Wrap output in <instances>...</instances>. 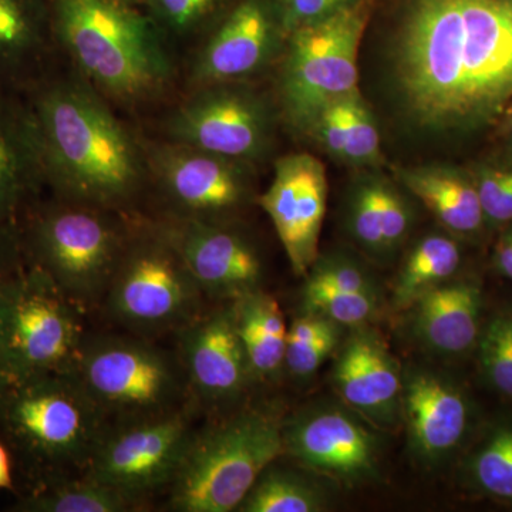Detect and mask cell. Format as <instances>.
<instances>
[{"mask_svg": "<svg viewBox=\"0 0 512 512\" xmlns=\"http://www.w3.org/2000/svg\"><path fill=\"white\" fill-rule=\"evenodd\" d=\"M386 49L393 99L421 134L477 130L512 99V0H399Z\"/></svg>", "mask_w": 512, "mask_h": 512, "instance_id": "1", "label": "cell"}, {"mask_svg": "<svg viewBox=\"0 0 512 512\" xmlns=\"http://www.w3.org/2000/svg\"><path fill=\"white\" fill-rule=\"evenodd\" d=\"M26 96L46 185L57 200L114 211L136 197L146 174L143 156L92 84L46 76Z\"/></svg>", "mask_w": 512, "mask_h": 512, "instance_id": "2", "label": "cell"}, {"mask_svg": "<svg viewBox=\"0 0 512 512\" xmlns=\"http://www.w3.org/2000/svg\"><path fill=\"white\" fill-rule=\"evenodd\" d=\"M47 5L55 45L97 92L141 101L170 82L161 30L141 0H47Z\"/></svg>", "mask_w": 512, "mask_h": 512, "instance_id": "3", "label": "cell"}, {"mask_svg": "<svg viewBox=\"0 0 512 512\" xmlns=\"http://www.w3.org/2000/svg\"><path fill=\"white\" fill-rule=\"evenodd\" d=\"M107 417L72 373L19 380L0 403L6 443L42 480L86 467L107 430Z\"/></svg>", "mask_w": 512, "mask_h": 512, "instance_id": "4", "label": "cell"}, {"mask_svg": "<svg viewBox=\"0 0 512 512\" xmlns=\"http://www.w3.org/2000/svg\"><path fill=\"white\" fill-rule=\"evenodd\" d=\"M282 429L271 410L248 409L195 431L170 485L171 510L237 511L262 471L285 453Z\"/></svg>", "mask_w": 512, "mask_h": 512, "instance_id": "5", "label": "cell"}, {"mask_svg": "<svg viewBox=\"0 0 512 512\" xmlns=\"http://www.w3.org/2000/svg\"><path fill=\"white\" fill-rule=\"evenodd\" d=\"M110 212L57 200L30 208L18 227L28 264L82 309L104 299L127 247Z\"/></svg>", "mask_w": 512, "mask_h": 512, "instance_id": "6", "label": "cell"}, {"mask_svg": "<svg viewBox=\"0 0 512 512\" xmlns=\"http://www.w3.org/2000/svg\"><path fill=\"white\" fill-rule=\"evenodd\" d=\"M80 311L36 266L0 282V360L15 382L72 373L86 339Z\"/></svg>", "mask_w": 512, "mask_h": 512, "instance_id": "7", "label": "cell"}, {"mask_svg": "<svg viewBox=\"0 0 512 512\" xmlns=\"http://www.w3.org/2000/svg\"><path fill=\"white\" fill-rule=\"evenodd\" d=\"M375 0L286 36L278 96L285 120L306 134L320 110L359 92V49Z\"/></svg>", "mask_w": 512, "mask_h": 512, "instance_id": "8", "label": "cell"}, {"mask_svg": "<svg viewBox=\"0 0 512 512\" xmlns=\"http://www.w3.org/2000/svg\"><path fill=\"white\" fill-rule=\"evenodd\" d=\"M72 375L107 420L173 412L188 393L180 357L143 338L86 336Z\"/></svg>", "mask_w": 512, "mask_h": 512, "instance_id": "9", "label": "cell"}, {"mask_svg": "<svg viewBox=\"0 0 512 512\" xmlns=\"http://www.w3.org/2000/svg\"><path fill=\"white\" fill-rule=\"evenodd\" d=\"M198 288L163 229L127 242L104 302L111 318L137 335L183 328L201 313Z\"/></svg>", "mask_w": 512, "mask_h": 512, "instance_id": "10", "label": "cell"}, {"mask_svg": "<svg viewBox=\"0 0 512 512\" xmlns=\"http://www.w3.org/2000/svg\"><path fill=\"white\" fill-rule=\"evenodd\" d=\"M195 430L185 410L117 421L107 427L83 476L107 485L137 503L170 487Z\"/></svg>", "mask_w": 512, "mask_h": 512, "instance_id": "11", "label": "cell"}, {"mask_svg": "<svg viewBox=\"0 0 512 512\" xmlns=\"http://www.w3.org/2000/svg\"><path fill=\"white\" fill-rule=\"evenodd\" d=\"M274 120L259 94L232 83L212 84L173 111L167 133L174 143L249 163L271 146Z\"/></svg>", "mask_w": 512, "mask_h": 512, "instance_id": "12", "label": "cell"}, {"mask_svg": "<svg viewBox=\"0 0 512 512\" xmlns=\"http://www.w3.org/2000/svg\"><path fill=\"white\" fill-rule=\"evenodd\" d=\"M150 170L178 218L218 221L251 197V181L241 161L174 143L151 150Z\"/></svg>", "mask_w": 512, "mask_h": 512, "instance_id": "13", "label": "cell"}, {"mask_svg": "<svg viewBox=\"0 0 512 512\" xmlns=\"http://www.w3.org/2000/svg\"><path fill=\"white\" fill-rule=\"evenodd\" d=\"M326 201L328 177L322 161L308 153L276 161L274 180L259 205L271 218L295 275H308L319 258Z\"/></svg>", "mask_w": 512, "mask_h": 512, "instance_id": "14", "label": "cell"}, {"mask_svg": "<svg viewBox=\"0 0 512 512\" xmlns=\"http://www.w3.org/2000/svg\"><path fill=\"white\" fill-rule=\"evenodd\" d=\"M276 0H237L204 43L192 69L201 87L261 72L285 46Z\"/></svg>", "mask_w": 512, "mask_h": 512, "instance_id": "15", "label": "cell"}, {"mask_svg": "<svg viewBox=\"0 0 512 512\" xmlns=\"http://www.w3.org/2000/svg\"><path fill=\"white\" fill-rule=\"evenodd\" d=\"M177 335L188 393L207 407L238 400L252 376L232 303L200 313Z\"/></svg>", "mask_w": 512, "mask_h": 512, "instance_id": "16", "label": "cell"}, {"mask_svg": "<svg viewBox=\"0 0 512 512\" xmlns=\"http://www.w3.org/2000/svg\"><path fill=\"white\" fill-rule=\"evenodd\" d=\"M204 296L241 298L259 289L261 258L251 244L218 221L178 218L163 228Z\"/></svg>", "mask_w": 512, "mask_h": 512, "instance_id": "17", "label": "cell"}, {"mask_svg": "<svg viewBox=\"0 0 512 512\" xmlns=\"http://www.w3.org/2000/svg\"><path fill=\"white\" fill-rule=\"evenodd\" d=\"M285 453L316 473L356 484L375 476L376 437L340 409L305 412L284 424Z\"/></svg>", "mask_w": 512, "mask_h": 512, "instance_id": "18", "label": "cell"}, {"mask_svg": "<svg viewBox=\"0 0 512 512\" xmlns=\"http://www.w3.org/2000/svg\"><path fill=\"white\" fill-rule=\"evenodd\" d=\"M45 185L42 144L29 97L0 89V228H18Z\"/></svg>", "mask_w": 512, "mask_h": 512, "instance_id": "19", "label": "cell"}, {"mask_svg": "<svg viewBox=\"0 0 512 512\" xmlns=\"http://www.w3.org/2000/svg\"><path fill=\"white\" fill-rule=\"evenodd\" d=\"M336 389L357 413L390 426L399 413L403 379L399 365L379 333L357 329L346 340L333 372Z\"/></svg>", "mask_w": 512, "mask_h": 512, "instance_id": "20", "label": "cell"}, {"mask_svg": "<svg viewBox=\"0 0 512 512\" xmlns=\"http://www.w3.org/2000/svg\"><path fill=\"white\" fill-rule=\"evenodd\" d=\"M402 403L410 441L420 457L453 451L470 426V404L456 384L426 372L404 377Z\"/></svg>", "mask_w": 512, "mask_h": 512, "instance_id": "21", "label": "cell"}, {"mask_svg": "<svg viewBox=\"0 0 512 512\" xmlns=\"http://www.w3.org/2000/svg\"><path fill=\"white\" fill-rule=\"evenodd\" d=\"M53 46L47 0H0V89L30 92Z\"/></svg>", "mask_w": 512, "mask_h": 512, "instance_id": "22", "label": "cell"}, {"mask_svg": "<svg viewBox=\"0 0 512 512\" xmlns=\"http://www.w3.org/2000/svg\"><path fill=\"white\" fill-rule=\"evenodd\" d=\"M393 177L419 198L450 234L474 237L487 225L470 171L447 164L397 165Z\"/></svg>", "mask_w": 512, "mask_h": 512, "instance_id": "23", "label": "cell"}, {"mask_svg": "<svg viewBox=\"0 0 512 512\" xmlns=\"http://www.w3.org/2000/svg\"><path fill=\"white\" fill-rule=\"evenodd\" d=\"M483 296L473 282H446L414 303V325L429 348L460 355L480 338Z\"/></svg>", "mask_w": 512, "mask_h": 512, "instance_id": "24", "label": "cell"}, {"mask_svg": "<svg viewBox=\"0 0 512 512\" xmlns=\"http://www.w3.org/2000/svg\"><path fill=\"white\" fill-rule=\"evenodd\" d=\"M252 380L272 382L285 370L288 325L274 296L256 289L232 301Z\"/></svg>", "mask_w": 512, "mask_h": 512, "instance_id": "25", "label": "cell"}, {"mask_svg": "<svg viewBox=\"0 0 512 512\" xmlns=\"http://www.w3.org/2000/svg\"><path fill=\"white\" fill-rule=\"evenodd\" d=\"M461 265V249L450 235L431 234L421 238L407 255L394 285L393 302L406 309L431 289L446 284Z\"/></svg>", "mask_w": 512, "mask_h": 512, "instance_id": "26", "label": "cell"}, {"mask_svg": "<svg viewBox=\"0 0 512 512\" xmlns=\"http://www.w3.org/2000/svg\"><path fill=\"white\" fill-rule=\"evenodd\" d=\"M137 503L126 495L87 477L57 476L40 481L13 511L19 512H124Z\"/></svg>", "mask_w": 512, "mask_h": 512, "instance_id": "27", "label": "cell"}, {"mask_svg": "<svg viewBox=\"0 0 512 512\" xmlns=\"http://www.w3.org/2000/svg\"><path fill=\"white\" fill-rule=\"evenodd\" d=\"M323 507V495L305 478L272 463L262 471L237 511L318 512Z\"/></svg>", "mask_w": 512, "mask_h": 512, "instance_id": "28", "label": "cell"}, {"mask_svg": "<svg viewBox=\"0 0 512 512\" xmlns=\"http://www.w3.org/2000/svg\"><path fill=\"white\" fill-rule=\"evenodd\" d=\"M338 323L316 313L305 312L288 326L285 370L295 379H308L338 348Z\"/></svg>", "mask_w": 512, "mask_h": 512, "instance_id": "29", "label": "cell"}, {"mask_svg": "<svg viewBox=\"0 0 512 512\" xmlns=\"http://www.w3.org/2000/svg\"><path fill=\"white\" fill-rule=\"evenodd\" d=\"M377 180L379 173L369 171L357 178L349 195L348 228L350 235L363 251L377 258H387L389 252L384 242Z\"/></svg>", "mask_w": 512, "mask_h": 512, "instance_id": "30", "label": "cell"}, {"mask_svg": "<svg viewBox=\"0 0 512 512\" xmlns=\"http://www.w3.org/2000/svg\"><path fill=\"white\" fill-rule=\"evenodd\" d=\"M470 473L483 493L512 503V426H500L471 458Z\"/></svg>", "mask_w": 512, "mask_h": 512, "instance_id": "31", "label": "cell"}, {"mask_svg": "<svg viewBox=\"0 0 512 512\" xmlns=\"http://www.w3.org/2000/svg\"><path fill=\"white\" fill-rule=\"evenodd\" d=\"M345 113V154L343 164L359 170H370L382 163V138L375 114L369 104L356 92L343 99Z\"/></svg>", "mask_w": 512, "mask_h": 512, "instance_id": "32", "label": "cell"}, {"mask_svg": "<svg viewBox=\"0 0 512 512\" xmlns=\"http://www.w3.org/2000/svg\"><path fill=\"white\" fill-rule=\"evenodd\" d=\"M303 309L325 316L339 326L365 325L379 309V292H343L303 288Z\"/></svg>", "mask_w": 512, "mask_h": 512, "instance_id": "33", "label": "cell"}, {"mask_svg": "<svg viewBox=\"0 0 512 512\" xmlns=\"http://www.w3.org/2000/svg\"><path fill=\"white\" fill-rule=\"evenodd\" d=\"M480 362L491 386L512 399V313H500L485 326Z\"/></svg>", "mask_w": 512, "mask_h": 512, "instance_id": "34", "label": "cell"}, {"mask_svg": "<svg viewBox=\"0 0 512 512\" xmlns=\"http://www.w3.org/2000/svg\"><path fill=\"white\" fill-rule=\"evenodd\" d=\"M161 32L183 36L210 22L227 0H141Z\"/></svg>", "mask_w": 512, "mask_h": 512, "instance_id": "35", "label": "cell"}, {"mask_svg": "<svg viewBox=\"0 0 512 512\" xmlns=\"http://www.w3.org/2000/svg\"><path fill=\"white\" fill-rule=\"evenodd\" d=\"M476 184L485 224L512 222V164H478L470 171Z\"/></svg>", "mask_w": 512, "mask_h": 512, "instance_id": "36", "label": "cell"}, {"mask_svg": "<svg viewBox=\"0 0 512 512\" xmlns=\"http://www.w3.org/2000/svg\"><path fill=\"white\" fill-rule=\"evenodd\" d=\"M305 288L343 292H379L372 276L362 266L342 255L316 259Z\"/></svg>", "mask_w": 512, "mask_h": 512, "instance_id": "37", "label": "cell"}, {"mask_svg": "<svg viewBox=\"0 0 512 512\" xmlns=\"http://www.w3.org/2000/svg\"><path fill=\"white\" fill-rule=\"evenodd\" d=\"M380 208L383 217V235L387 252L392 255L402 247L414 224L412 207L396 185L379 174L377 180Z\"/></svg>", "mask_w": 512, "mask_h": 512, "instance_id": "38", "label": "cell"}, {"mask_svg": "<svg viewBox=\"0 0 512 512\" xmlns=\"http://www.w3.org/2000/svg\"><path fill=\"white\" fill-rule=\"evenodd\" d=\"M363 0H276L285 36L295 30L333 18Z\"/></svg>", "mask_w": 512, "mask_h": 512, "instance_id": "39", "label": "cell"}, {"mask_svg": "<svg viewBox=\"0 0 512 512\" xmlns=\"http://www.w3.org/2000/svg\"><path fill=\"white\" fill-rule=\"evenodd\" d=\"M18 228H0V282L20 265Z\"/></svg>", "mask_w": 512, "mask_h": 512, "instance_id": "40", "label": "cell"}, {"mask_svg": "<svg viewBox=\"0 0 512 512\" xmlns=\"http://www.w3.org/2000/svg\"><path fill=\"white\" fill-rule=\"evenodd\" d=\"M495 265L500 269L501 274L512 281V222L508 224L507 231L495 248Z\"/></svg>", "mask_w": 512, "mask_h": 512, "instance_id": "41", "label": "cell"}, {"mask_svg": "<svg viewBox=\"0 0 512 512\" xmlns=\"http://www.w3.org/2000/svg\"><path fill=\"white\" fill-rule=\"evenodd\" d=\"M12 485V461H10L8 448L0 441V490H10Z\"/></svg>", "mask_w": 512, "mask_h": 512, "instance_id": "42", "label": "cell"}, {"mask_svg": "<svg viewBox=\"0 0 512 512\" xmlns=\"http://www.w3.org/2000/svg\"><path fill=\"white\" fill-rule=\"evenodd\" d=\"M13 383H15V380L9 375L8 370H6L5 365H3L2 360H0V403L5 399L6 393L9 392Z\"/></svg>", "mask_w": 512, "mask_h": 512, "instance_id": "43", "label": "cell"}, {"mask_svg": "<svg viewBox=\"0 0 512 512\" xmlns=\"http://www.w3.org/2000/svg\"><path fill=\"white\" fill-rule=\"evenodd\" d=\"M501 117H503L505 127L510 130V128H512V99L510 100V103L505 106L503 113H501Z\"/></svg>", "mask_w": 512, "mask_h": 512, "instance_id": "44", "label": "cell"}, {"mask_svg": "<svg viewBox=\"0 0 512 512\" xmlns=\"http://www.w3.org/2000/svg\"><path fill=\"white\" fill-rule=\"evenodd\" d=\"M508 144H510V151L512 153V128H510V140H508Z\"/></svg>", "mask_w": 512, "mask_h": 512, "instance_id": "45", "label": "cell"}]
</instances>
